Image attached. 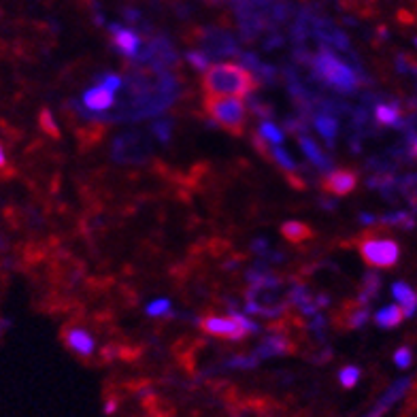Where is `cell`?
Instances as JSON below:
<instances>
[{
  "instance_id": "3",
  "label": "cell",
  "mask_w": 417,
  "mask_h": 417,
  "mask_svg": "<svg viewBox=\"0 0 417 417\" xmlns=\"http://www.w3.org/2000/svg\"><path fill=\"white\" fill-rule=\"evenodd\" d=\"M205 94L213 96H247L258 90V79L238 64H211L203 73Z\"/></svg>"
},
{
  "instance_id": "25",
  "label": "cell",
  "mask_w": 417,
  "mask_h": 417,
  "mask_svg": "<svg viewBox=\"0 0 417 417\" xmlns=\"http://www.w3.org/2000/svg\"><path fill=\"white\" fill-rule=\"evenodd\" d=\"M38 124H41V130H43V133H45L49 139H58V137H60V128H58L56 117H54V113L49 111V109H43V111H41Z\"/></svg>"
},
{
  "instance_id": "31",
  "label": "cell",
  "mask_w": 417,
  "mask_h": 417,
  "mask_svg": "<svg viewBox=\"0 0 417 417\" xmlns=\"http://www.w3.org/2000/svg\"><path fill=\"white\" fill-rule=\"evenodd\" d=\"M7 164V156H5V149H3V145H0V168H3Z\"/></svg>"
},
{
  "instance_id": "10",
  "label": "cell",
  "mask_w": 417,
  "mask_h": 417,
  "mask_svg": "<svg viewBox=\"0 0 417 417\" xmlns=\"http://www.w3.org/2000/svg\"><path fill=\"white\" fill-rule=\"evenodd\" d=\"M358 185V174L349 168H339V170H330L322 174L319 179V190L324 194H330V196H345L351 194Z\"/></svg>"
},
{
  "instance_id": "14",
  "label": "cell",
  "mask_w": 417,
  "mask_h": 417,
  "mask_svg": "<svg viewBox=\"0 0 417 417\" xmlns=\"http://www.w3.org/2000/svg\"><path fill=\"white\" fill-rule=\"evenodd\" d=\"M292 343L285 339L281 333H273L269 330V335L260 341V345L253 349V354L260 360H267V358H277V356H285V354H292Z\"/></svg>"
},
{
  "instance_id": "2",
  "label": "cell",
  "mask_w": 417,
  "mask_h": 417,
  "mask_svg": "<svg viewBox=\"0 0 417 417\" xmlns=\"http://www.w3.org/2000/svg\"><path fill=\"white\" fill-rule=\"evenodd\" d=\"M309 71L322 87L335 90L337 94H356L362 85H370V77L360 75L328 45H322V49L313 56Z\"/></svg>"
},
{
  "instance_id": "29",
  "label": "cell",
  "mask_w": 417,
  "mask_h": 417,
  "mask_svg": "<svg viewBox=\"0 0 417 417\" xmlns=\"http://www.w3.org/2000/svg\"><path fill=\"white\" fill-rule=\"evenodd\" d=\"M100 83L106 85L111 92H120L122 87H124V77H122V75H115V73H104V75L100 77Z\"/></svg>"
},
{
  "instance_id": "18",
  "label": "cell",
  "mask_w": 417,
  "mask_h": 417,
  "mask_svg": "<svg viewBox=\"0 0 417 417\" xmlns=\"http://www.w3.org/2000/svg\"><path fill=\"white\" fill-rule=\"evenodd\" d=\"M392 296L398 300L401 309L405 311V317H413L415 311H417V294L415 290L411 288L409 283L405 281H396L392 285Z\"/></svg>"
},
{
  "instance_id": "15",
  "label": "cell",
  "mask_w": 417,
  "mask_h": 417,
  "mask_svg": "<svg viewBox=\"0 0 417 417\" xmlns=\"http://www.w3.org/2000/svg\"><path fill=\"white\" fill-rule=\"evenodd\" d=\"M81 104L87 109V111H94V113L106 111V109H111L115 104V92L109 90L106 85L98 83L94 87H87L81 98Z\"/></svg>"
},
{
  "instance_id": "1",
  "label": "cell",
  "mask_w": 417,
  "mask_h": 417,
  "mask_svg": "<svg viewBox=\"0 0 417 417\" xmlns=\"http://www.w3.org/2000/svg\"><path fill=\"white\" fill-rule=\"evenodd\" d=\"M296 277L269 273L247 283L245 311L264 317H279L292 309V285Z\"/></svg>"
},
{
  "instance_id": "20",
  "label": "cell",
  "mask_w": 417,
  "mask_h": 417,
  "mask_svg": "<svg viewBox=\"0 0 417 417\" xmlns=\"http://www.w3.org/2000/svg\"><path fill=\"white\" fill-rule=\"evenodd\" d=\"M379 292H381V275L375 273V271L364 273L356 298H358L360 302H364V304H370V300H375Z\"/></svg>"
},
{
  "instance_id": "13",
  "label": "cell",
  "mask_w": 417,
  "mask_h": 417,
  "mask_svg": "<svg viewBox=\"0 0 417 417\" xmlns=\"http://www.w3.org/2000/svg\"><path fill=\"white\" fill-rule=\"evenodd\" d=\"M298 143H300V149H302V153H304V158L311 162V166L313 168H317L322 174H326V172H330L333 168H335V162H333V158L328 156V153L315 143V139L313 137H309V135H302V137H298Z\"/></svg>"
},
{
  "instance_id": "22",
  "label": "cell",
  "mask_w": 417,
  "mask_h": 417,
  "mask_svg": "<svg viewBox=\"0 0 417 417\" xmlns=\"http://www.w3.org/2000/svg\"><path fill=\"white\" fill-rule=\"evenodd\" d=\"M372 319L381 328H396L405 319V311L401 309V304H387V306H381Z\"/></svg>"
},
{
  "instance_id": "4",
  "label": "cell",
  "mask_w": 417,
  "mask_h": 417,
  "mask_svg": "<svg viewBox=\"0 0 417 417\" xmlns=\"http://www.w3.org/2000/svg\"><path fill=\"white\" fill-rule=\"evenodd\" d=\"M205 111L211 115L213 122H217L222 128H226L232 137H243L245 133V120H247V106L243 100L236 96H205Z\"/></svg>"
},
{
  "instance_id": "24",
  "label": "cell",
  "mask_w": 417,
  "mask_h": 417,
  "mask_svg": "<svg viewBox=\"0 0 417 417\" xmlns=\"http://www.w3.org/2000/svg\"><path fill=\"white\" fill-rule=\"evenodd\" d=\"M271 158H273V162H275L283 172H296V170H298L296 160H294L283 147H279V145H273V147H271Z\"/></svg>"
},
{
  "instance_id": "9",
  "label": "cell",
  "mask_w": 417,
  "mask_h": 417,
  "mask_svg": "<svg viewBox=\"0 0 417 417\" xmlns=\"http://www.w3.org/2000/svg\"><path fill=\"white\" fill-rule=\"evenodd\" d=\"M106 30H109V34H111L113 47L117 49L120 56H124L130 62L139 56V52L143 47V38L137 30L122 26V24H106Z\"/></svg>"
},
{
  "instance_id": "30",
  "label": "cell",
  "mask_w": 417,
  "mask_h": 417,
  "mask_svg": "<svg viewBox=\"0 0 417 417\" xmlns=\"http://www.w3.org/2000/svg\"><path fill=\"white\" fill-rule=\"evenodd\" d=\"M394 362H396L398 368H409L411 362H413V351H411L409 347L396 349V354H394Z\"/></svg>"
},
{
  "instance_id": "5",
  "label": "cell",
  "mask_w": 417,
  "mask_h": 417,
  "mask_svg": "<svg viewBox=\"0 0 417 417\" xmlns=\"http://www.w3.org/2000/svg\"><path fill=\"white\" fill-rule=\"evenodd\" d=\"M153 139L149 133H141V130H128V133L120 135L111 145V158L117 164L130 166V164H149L153 158Z\"/></svg>"
},
{
  "instance_id": "27",
  "label": "cell",
  "mask_w": 417,
  "mask_h": 417,
  "mask_svg": "<svg viewBox=\"0 0 417 417\" xmlns=\"http://www.w3.org/2000/svg\"><path fill=\"white\" fill-rule=\"evenodd\" d=\"M188 64L194 69V71H199V73H205L209 67H211V58L201 49V52H188Z\"/></svg>"
},
{
  "instance_id": "7",
  "label": "cell",
  "mask_w": 417,
  "mask_h": 417,
  "mask_svg": "<svg viewBox=\"0 0 417 417\" xmlns=\"http://www.w3.org/2000/svg\"><path fill=\"white\" fill-rule=\"evenodd\" d=\"M199 45L211 58V62L224 60V58H238L240 54L238 41L228 30H222V28H201Z\"/></svg>"
},
{
  "instance_id": "19",
  "label": "cell",
  "mask_w": 417,
  "mask_h": 417,
  "mask_svg": "<svg viewBox=\"0 0 417 417\" xmlns=\"http://www.w3.org/2000/svg\"><path fill=\"white\" fill-rule=\"evenodd\" d=\"M281 236L288 240V243L300 247L302 243H306V240H311L315 236V230L302 222H285L281 226Z\"/></svg>"
},
{
  "instance_id": "16",
  "label": "cell",
  "mask_w": 417,
  "mask_h": 417,
  "mask_svg": "<svg viewBox=\"0 0 417 417\" xmlns=\"http://www.w3.org/2000/svg\"><path fill=\"white\" fill-rule=\"evenodd\" d=\"M372 117H375L377 124L381 126H390V128H401L405 113L401 102H383L379 100L375 106H372Z\"/></svg>"
},
{
  "instance_id": "8",
  "label": "cell",
  "mask_w": 417,
  "mask_h": 417,
  "mask_svg": "<svg viewBox=\"0 0 417 417\" xmlns=\"http://www.w3.org/2000/svg\"><path fill=\"white\" fill-rule=\"evenodd\" d=\"M201 330L209 337L224 339V341H245L249 333L240 326L232 315L230 317H219V315H203L199 317Z\"/></svg>"
},
{
  "instance_id": "26",
  "label": "cell",
  "mask_w": 417,
  "mask_h": 417,
  "mask_svg": "<svg viewBox=\"0 0 417 417\" xmlns=\"http://www.w3.org/2000/svg\"><path fill=\"white\" fill-rule=\"evenodd\" d=\"M360 381V368L358 366H343L341 370H339V383L343 385V387H354L356 383Z\"/></svg>"
},
{
  "instance_id": "6",
  "label": "cell",
  "mask_w": 417,
  "mask_h": 417,
  "mask_svg": "<svg viewBox=\"0 0 417 417\" xmlns=\"http://www.w3.org/2000/svg\"><path fill=\"white\" fill-rule=\"evenodd\" d=\"M358 245H360V256L370 267H377V269H390L396 264L401 258V247L396 240L392 238H383L377 234H364L362 238H358Z\"/></svg>"
},
{
  "instance_id": "17",
  "label": "cell",
  "mask_w": 417,
  "mask_h": 417,
  "mask_svg": "<svg viewBox=\"0 0 417 417\" xmlns=\"http://www.w3.org/2000/svg\"><path fill=\"white\" fill-rule=\"evenodd\" d=\"M311 124L317 133L322 135V139L326 141V145L335 149L337 145V137H339V117L330 115V113H313L311 115Z\"/></svg>"
},
{
  "instance_id": "12",
  "label": "cell",
  "mask_w": 417,
  "mask_h": 417,
  "mask_svg": "<svg viewBox=\"0 0 417 417\" xmlns=\"http://www.w3.org/2000/svg\"><path fill=\"white\" fill-rule=\"evenodd\" d=\"M411 379L409 377H403V379H396V381H394L383 394H381V398L375 403V405H372V409L364 415V417H383L394 405H396L403 396H405V394L409 392V387H411Z\"/></svg>"
},
{
  "instance_id": "23",
  "label": "cell",
  "mask_w": 417,
  "mask_h": 417,
  "mask_svg": "<svg viewBox=\"0 0 417 417\" xmlns=\"http://www.w3.org/2000/svg\"><path fill=\"white\" fill-rule=\"evenodd\" d=\"M256 133L262 137V139H264L269 145H279L281 141H283V137H285V133H283V130L277 126V124H273L271 120H264V122H260L258 124V130H256Z\"/></svg>"
},
{
  "instance_id": "11",
  "label": "cell",
  "mask_w": 417,
  "mask_h": 417,
  "mask_svg": "<svg viewBox=\"0 0 417 417\" xmlns=\"http://www.w3.org/2000/svg\"><path fill=\"white\" fill-rule=\"evenodd\" d=\"M62 341L79 358H92L94 351H96L94 335H90L87 330H83V328H79L75 324L64 328V330H62Z\"/></svg>"
},
{
  "instance_id": "21",
  "label": "cell",
  "mask_w": 417,
  "mask_h": 417,
  "mask_svg": "<svg viewBox=\"0 0 417 417\" xmlns=\"http://www.w3.org/2000/svg\"><path fill=\"white\" fill-rule=\"evenodd\" d=\"M174 128H177V124H174L172 117H162V115H158V120L149 126V135L156 139V141H160L162 145H166V143H170L172 137H174Z\"/></svg>"
},
{
  "instance_id": "28",
  "label": "cell",
  "mask_w": 417,
  "mask_h": 417,
  "mask_svg": "<svg viewBox=\"0 0 417 417\" xmlns=\"http://www.w3.org/2000/svg\"><path fill=\"white\" fill-rule=\"evenodd\" d=\"M170 313V300L168 298H160V300H153L147 306V315L149 317H164Z\"/></svg>"
}]
</instances>
